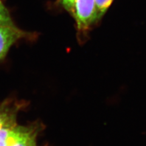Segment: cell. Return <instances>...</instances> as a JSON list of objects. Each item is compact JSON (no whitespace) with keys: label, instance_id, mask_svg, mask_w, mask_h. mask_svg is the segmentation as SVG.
<instances>
[{"label":"cell","instance_id":"cell-1","mask_svg":"<svg viewBox=\"0 0 146 146\" xmlns=\"http://www.w3.org/2000/svg\"><path fill=\"white\" fill-rule=\"evenodd\" d=\"M72 15L79 30H87L98 21L95 0H75Z\"/></svg>","mask_w":146,"mask_h":146},{"label":"cell","instance_id":"cell-2","mask_svg":"<svg viewBox=\"0 0 146 146\" xmlns=\"http://www.w3.org/2000/svg\"><path fill=\"white\" fill-rule=\"evenodd\" d=\"M33 33H27L13 25L0 26V61L6 56L9 49L23 38H34Z\"/></svg>","mask_w":146,"mask_h":146},{"label":"cell","instance_id":"cell-3","mask_svg":"<svg viewBox=\"0 0 146 146\" xmlns=\"http://www.w3.org/2000/svg\"><path fill=\"white\" fill-rule=\"evenodd\" d=\"M26 102L17 101L12 99H6L0 105V128L17 125L18 113L25 107Z\"/></svg>","mask_w":146,"mask_h":146},{"label":"cell","instance_id":"cell-4","mask_svg":"<svg viewBox=\"0 0 146 146\" xmlns=\"http://www.w3.org/2000/svg\"><path fill=\"white\" fill-rule=\"evenodd\" d=\"M30 124L26 126L16 125L0 128V146H11L29 130Z\"/></svg>","mask_w":146,"mask_h":146},{"label":"cell","instance_id":"cell-5","mask_svg":"<svg viewBox=\"0 0 146 146\" xmlns=\"http://www.w3.org/2000/svg\"><path fill=\"white\" fill-rule=\"evenodd\" d=\"M43 129L42 122L35 121L31 123L26 133L11 146H36V138Z\"/></svg>","mask_w":146,"mask_h":146},{"label":"cell","instance_id":"cell-6","mask_svg":"<svg viewBox=\"0 0 146 146\" xmlns=\"http://www.w3.org/2000/svg\"><path fill=\"white\" fill-rule=\"evenodd\" d=\"M113 1V0H95L98 20L101 19Z\"/></svg>","mask_w":146,"mask_h":146},{"label":"cell","instance_id":"cell-7","mask_svg":"<svg viewBox=\"0 0 146 146\" xmlns=\"http://www.w3.org/2000/svg\"><path fill=\"white\" fill-rule=\"evenodd\" d=\"M15 25L11 13L4 3H0V26Z\"/></svg>","mask_w":146,"mask_h":146},{"label":"cell","instance_id":"cell-8","mask_svg":"<svg viewBox=\"0 0 146 146\" xmlns=\"http://www.w3.org/2000/svg\"><path fill=\"white\" fill-rule=\"evenodd\" d=\"M60 1L64 9L72 14L74 9L75 0H60Z\"/></svg>","mask_w":146,"mask_h":146},{"label":"cell","instance_id":"cell-9","mask_svg":"<svg viewBox=\"0 0 146 146\" xmlns=\"http://www.w3.org/2000/svg\"><path fill=\"white\" fill-rule=\"evenodd\" d=\"M0 3H3V0H0Z\"/></svg>","mask_w":146,"mask_h":146}]
</instances>
